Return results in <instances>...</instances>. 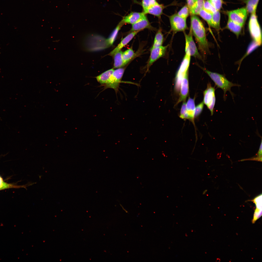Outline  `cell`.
<instances>
[{
  "mask_svg": "<svg viewBox=\"0 0 262 262\" xmlns=\"http://www.w3.org/2000/svg\"><path fill=\"white\" fill-rule=\"evenodd\" d=\"M157 2L156 0H141V4L142 8V12L144 13L148 8Z\"/></svg>",
  "mask_w": 262,
  "mask_h": 262,
  "instance_id": "obj_28",
  "label": "cell"
},
{
  "mask_svg": "<svg viewBox=\"0 0 262 262\" xmlns=\"http://www.w3.org/2000/svg\"><path fill=\"white\" fill-rule=\"evenodd\" d=\"M125 71L124 68H120L114 71L106 83L103 85L104 89L110 88L114 89L116 93L118 90Z\"/></svg>",
  "mask_w": 262,
  "mask_h": 262,
  "instance_id": "obj_5",
  "label": "cell"
},
{
  "mask_svg": "<svg viewBox=\"0 0 262 262\" xmlns=\"http://www.w3.org/2000/svg\"><path fill=\"white\" fill-rule=\"evenodd\" d=\"M180 117L182 119H187L186 108V103L184 102L180 110Z\"/></svg>",
  "mask_w": 262,
  "mask_h": 262,
  "instance_id": "obj_33",
  "label": "cell"
},
{
  "mask_svg": "<svg viewBox=\"0 0 262 262\" xmlns=\"http://www.w3.org/2000/svg\"><path fill=\"white\" fill-rule=\"evenodd\" d=\"M258 158H262V141L258 152Z\"/></svg>",
  "mask_w": 262,
  "mask_h": 262,
  "instance_id": "obj_37",
  "label": "cell"
},
{
  "mask_svg": "<svg viewBox=\"0 0 262 262\" xmlns=\"http://www.w3.org/2000/svg\"><path fill=\"white\" fill-rule=\"evenodd\" d=\"M250 35L253 40L259 46L262 44V32L256 14H252L248 24Z\"/></svg>",
  "mask_w": 262,
  "mask_h": 262,
  "instance_id": "obj_3",
  "label": "cell"
},
{
  "mask_svg": "<svg viewBox=\"0 0 262 262\" xmlns=\"http://www.w3.org/2000/svg\"><path fill=\"white\" fill-rule=\"evenodd\" d=\"M140 31H138L131 32L122 40L120 43L108 55L111 56H114L116 53L121 50Z\"/></svg>",
  "mask_w": 262,
  "mask_h": 262,
  "instance_id": "obj_12",
  "label": "cell"
},
{
  "mask_svg": "<svg viewBox=\"0 0 262 262\" xmlns=\"http://www.w3.org/2000/svg\"><path fill=\"white\" fill-rule=\"evenodd\" d=\"M215 92L214 88L212 87L210 83L208 84L206 89L204 92L203 102L210 111L212 115L213 114L214 108L215 103Z\"/></svg>",
  "mask_w": 262,
  "mask_h": 262,
  "instance_id": "obj_6",
  "label": "cell"
},
{
  "mask_svg": "<svg viewBox=\"0 0 262 262\" xmlns=\"http://www.w3.org/2000/svg\"><path fill=\"white\" fill-rule=\"evenodd\" d=\"M203 9L213 14L217 10L211 3L210 0L205 1Z\"/></svg>",
  "mask_w": 262,
  "mask_h": 262,
  "instance_id": "obj_29",
  "label": "cell"
},
{
  "mask_svg": "<svg viewBox=\"0 0 262 262\" xmlns=\"http://www.w3.org/2000/svg\"><path fill=\"white\" fill-rule=\"evenodd\" d=\"M186 44L185 49L188 50L190 55L195 58L202 60V58L198 51V49L195 44L194 41L192 37V34L191 30L188 34L184 33Z\"/></svg>",
  "mask_w": 262,
  "mask_h": 262,
  "instance_id": "obj_9",
  "label": "cell"
},
{
  "mask_svg": "<svg viewBox=\"0 0 262 262\" xmlns=\"http://www.w3.org/2000/svg\"><path fill=\"white\" fill-rule=\"evenodd\" d=\"M123 52L120 50L114 55V68H120L125 66L122 58Z\"/></svg>",
  "mask_w": 262,
  "mask_h": 262,
  "instance_id": "obj_23",
  "label": "cell"
},
{
  "mask_svg": "<svg viewBox=\"0 0 262 262\" xmlns=\"http://www.w3.org/2000/svg\"><path fill=\"white\" fill-rule=\"evenodd\" d=\"M259 45L254 41H253L249 45L246 53L242 59V60L247 55L250 53L252 52L256 49Z\"/></svg>",
  "mask_w": 262,
  "mask_h": 262,
  "instance_id": "obj_32",
  "label": "cell"
},
{
  "mask_svg": "<svg viewBox=\"0 0 262 262\" xmlns=\"http://www.w3.org/2000/svg\"><path fill=\"white\" fill-rule=\"evenodd\" d=\"M204 106V103L203 101L196 106L195 109V117H197L200 114L203 109Z\"/></svg>",
  "mask_w": 262,
  "mask_h": 262,
  "instance_id": "obj_35",
  "label": "cell"
},
{
  "mask_svg": "<svg viewBox=\"0 0 262 262\" xmlns=\"http://www.w3.org/2000/svg\"><path fill=\"white\" fill-rule=\"evenodd\" d=\"M135 53L132 48H130L123 52L122 58L125 65L134 57Z\"/></svg>",
  "mask_w": 262,
  "mask_h": 262,
  "instance_id": "obj_25",
  "label": "cell"
},
{
  "mask_svg": "<svg viewBox=\"0 0 262 262\" xmlns=\"http://www.w3.org/2000/svg\"><path fill=\"white\" fill-rule=\"evenodd\" d=\"M247 12L246 8H243L228 11L227 14L229 19L243 26L247 18Z\"/></svg>",
  "mask_w": 262,
  "mask_h": 262,
  "instance_id": "obj_8",
  "label": "cell"
},
{
  "mask_svg": "<svg viewBox=\"0 0 262 262\" xmlns=\"http://www.w3.org/2000/svg\"><path fill=\"white\" fill-rule=\"evenodd\" d=\"M255 204L256 209H255L252 220L253 223L260 217L262 214V194L258 196L252 200Z\"/></svg>",
  "mask_w": 262,
  "mask_h": 262,
  "instance_id": "obj_15",
  "label": "cell"
},
{
  "mask_svg": "<svg viewBox=\"0 0 262 262\" xmlns=\"http://www.w3.org/2000/svg\"><path fill=\"white\" fill-rule=\"evenodd\" d=\"M169 19L171 30L173 32L183 31L187 29L186 19L175 14L170 16Z\"/></svg>",
  "mask_w": 262,
  "mask_h": 262,
  "instance_id": "obj_7",
  "label": "cell"
},
{
  "mask_svg": "<svg viewBox=\"0 0 262 262\" xmlns=\"http://www.w3.org/2000/svg\"><path fill=\"white\" fill-rule=\"evenodd\" d=\"M186 108L187 119L194 123L195 109L194 99L189 98L186 104Z\"/></svg>",
  "mask_w": 262,
  "mask_h": 262,
  "instance_id": "obj_17",
  "label": "cell"
},
{
  "mask_svg": "<svg viewBox=\"0 0 262 262\" xmlns=\"http://www.w3.org/2000/svg\"><path fill=\"white\" fill-rule=\"evenodd\" d=\"M168 46H161L151 49L148 67H150L155 62L165 54Z\"/></svg>",
  "mask_w": 262,
  "mask_h": 262,
  "instance_id": "obj_10",
  "label": "cell"
},
{
  "mask_svg": "<svg viewBox=\"0 0 262 262\" xmlns=\"http://www.w3.org/2000/svg\"><path fill=\"white\" fill-rule=\"evenodd\" d=\"M210 1L216 10L219 11L222 7V0H212Z\"/></svg>",
  "mask_w": 262,
  "mask_h": 262,
  "instance_id": "obj_34",
  "label": "cell"
},
{
  "mask_svg": "<svg viewBox=\"0 0 262 262\" xmlns=\"http://www.w3.org/2000/svg\"><path fill=\"white\" fill-rule=\"evenodd\" d=\"M145 28L151 29H153L149 22L146 14H145L141 19L132 25L130 31L131 32L138 31H141Z\"/></svg>",
  "mask_w": 262,
  "mask_h": 262,
  "instance_id": "obj_11",
  "label": "cell"
},
{
  "mask_svg": "<svg viewBox=\"0 0 262 262\" xmlns=\"http://www.w3.org/2000/svg\"><path fill=\"white\" fill-rule=\"evenodd\" d=\"M185 50V54L176 75L175 87L177 90L179 89L182 79L186 74L188 73L190 65L191 56L189 51Z\"/></svg>",
  "mask_w": 262,
  "mask_h": 262,
  "instance_id": "obj_4",
  "label": "cell"
},
{
  "mask_svg": "<svg viewBox=\"0 0 262 262\" xmlns=\"http://www.w3.org/2000/svg\"><path fill=\"white\" fill-rule=\"evenodd\" d=\"M164 6L158 2L148 8L144 13L146 14H149L160 18L163 14Z\"/></svg>",
  "mask_w": 262,
  "mask_h": 262,
  "instance_id": "obj_16",
  "label": "cell"
},
{
  "mask_svg": "<svg viewBox=\"0 0 262 262\" xmlns=\"http://www.w3.org/2000/svg\"><path fill=\"white\" fill-rule=\"evenodd\" d=\"M188 7L187 5L184 6L178 12L177 14L182 18L186 19L189 14Z\"/></svg>",
  "mask_w": 262,
  "mask_h": 262,
  "instance_id": "obj_31",
  "label": "cell"
},
{
  "mask_svg": "<svg viewBox=\"0 0 262 262\" xmlns=\"http://www.w3.org/2000/svg\"><path fill=\"white\" fill-rule=\"evenodd\" d=\"M164 41L163 34L160 30H159L156 34L153 46L151 49L160 47L162 46Z\"/></svg>",
  "mask_w": 262,
  "mask_h": 262,
  "instance_id": "obj_26",
  "label": "cell"
},
{
  "mask_svg": "<svg viewBox=\"0 0 262 262\" xmlns=\"http://www.w3.org/2000/svg\"><path fill=\"white\" fill-rule=\"evenodd\" d=\"M25 186H17L8 184L4 182L0 177V190L11 188H19L25 187Z\"/></svg>",
  "mask_w": 262,
  "mask_h": 262,
  "instance_id": "obj_30",
  "label": "cell"
},
{
  "mask_svg": "<svg viewBox=\"0 0 262 262\" xmlns=\"http://www.w3.org/2000/svg\"><path fill=\"white\" fill-rule=\"evenodd\" d=\"M194 3L197 0H192Z\"/></svg>",
  "mask_w": 262,
  "mask_h": 262,
  "instance_id": "obj_38",
  "label": "cell"
},
{
  "mask_svg": "<svg viewBox=\"0 0 262 262\" xmlns=\"http://www.w3.org/2000/svg\"><path fill=\"white\" fill-rule=\"evenodd\" d=\"M114 70L113 68L109 69L97 76L96 78L98 82L102 86L106 84Z\"/></svg>",
  "mask_w": 262,
  "mask_h": 262,
  "instance_id": "obj_20",
  "label": "cell"
},
{
  "mask_svg": "<svg viewBox=\"0 0 262 262\" xmlns=\"http://www.w3.org/2000/svg\"><path fill=\"white\" fill-rule=\"evenodd\" d=\"M259 0H247L246 1V8L247 12L252 14H255Z\"/></svg>",
  "mask_w": 262,
  "mask_h": 262,
  "instance_id": "obj_24",
  "label": "cell"
},
{
  "mask_svg": "<svg viewBox=\"0 0 262 262\" xmlns=\"http://www.w3.org/2000/svg\"><path fill=\"white\" fill-rule=\"evenodd\" d=\"M142 12H131L127 15L123 16L121 21L124 25L130 24L132 25L141 19L145 15Z\"/></svg>",
  "mask_w": 262,
  "mask_h": 262,
  "instance_id": "obj_13",
  "label": "cell"
},
{
  "mask_svg": "<svg viewBox=\"0 0 262 262\" xmlns=\"http://www.w3.org/2000/svg\"><path fill=\"white\" fill-rule=\"evenodd\" d=\"M202 69L209 76L217 87L223 90L224 99H226V94L228 91H229L232 96L233 97V94L231 90V88L235 86H239L240 85L230 82L223 74L213 72L204 68H202Z\"/></svg>",
  "mask_w": 262,
  "mask_h": 262,
  "instance_id": "obj_2",
  "label": "cell"
},
{
  "mask_svg": "<svg viewBox=\"0 0 262 262\" xmlns=\"http://www.w3.org/2000/svg\"><path fill=\"white\" fill-rule=\"evenodd\" d=\"M190 29L195 37L201 56L205 58L209 52V44L207 40L206 31L204 25L197 16H191Z\"/></svg>",
  "mask_w": 262,
  "mask_h": 262,
  "instance_id": "obj_1",
  "label": "cell"
},
{
  "mask_svg": "<svg viewBox=\"0 0 262 262\" xmlns=\"http://www.w3.org/2000/svg\"><path fill=\"white\" fill-rule=\"evenodd\" d=\"M180 96L178 103L184 101L187 97L188 92V73L182 79L181 83Z\"/></svg>",
  "mask_w": 262,
  "mask_h": 262,
  "instance_id": "obj_14",
  "label": "cell"
},
{
  "mask_svg": "<svg viewBox=\"0 0 262 262\" xmlns=\"http://www.w3.org/2000/svg\"><path fill=\"white\" fill-rule=\"evenodd\" d=\"M212 14L207 11L203 8L200 11L199 14L210 26L211 25Z\"/></svg>",
  "mask_w": 262,
  "mask_h": 262,
  "instance_id": "obj_27",
  "label": "cell"
},
{
  "mask_svg": "<svg viewBox=\"0 0 262 262\" xmlns=\"http://www.w3.org/2000/svg\"></svg>",
  "mask_w": 262,
  "mask_h": 262,
  "instance_id": "obj_39",
  "label": "cell"
},
{
  "mask_svg": "<svg viewBox=\"0 0 262 262\" xmlns=\"http://www.w3.org/2000/svg\"><path fill=\"white\" fill-rule=\"evenodd\" d=\"M243 26L229 19L226 27L238 37L241 32Z\"/></svg>",
  "mask_w": 262,
  "mask_h": 262,
  "instance_id": "obj_19",
  "label": "cell"
},
{
  "mask_svg": "<svg viewBox=\"0 0 262 262\" xmlns=\"http://www.w3.org/2000/svg\"><path fill=\"white\" fill-rule=\"evenodd\" d=\"M204 1V0H197L189 10L190 14L192 15L199 14L200 11L203 8Z\"/></svg>",
  "mask_w": 262,
  "mask_h": 262,
  "instance_id": "obj_21",
  "label": "cell"
},
{
  "mask_svg": "<svg viewBox=\"0 0 262 262\" xmlns=\"http://www.w3.org/2000/svg\"><path fill=\"white\" fill-rule=\"evenodd\" d=\"M187 1L188 4V7L189 10L193 6L194 3L192 0H187Z\"/></svg>",
  "mask_w": 262,
  "mask_h": 262,
  "instance_id": "obj_36",
  "label": "cell"
},
{
  "mask_svg": "<svg viewBox=\"0 0 262 262\" xmlns=\"http://www.w3.org/2000/svg\"><path fill=\"white\" fill-rule=\"evenodd\" d=\"M220 14L219 11H217L212 14L211 26L215 29L218 32L220 28Z\"/></svg>",
  "mask_w": 262,
  "mask_h": 262,
  "instance_id": "obj_22",
  "label": "cell"
},
{
  "mask_svg": "<svg viewBox=\"0 0 262 262\" xmlns=\"http://www.w3.org/2000/svg\"><path fill=\"white\" fill-rule=\"evenodd\" d=\"M124 24L121 21L118 23L109 38L105 41L106 48L112 45L115 40L119 30Z\"/></svg>",
  "mask_w": 262,
  "mask_h": 262,
  "instance_id": "obj_18",
  "label": "cell"
}]
</instances>
